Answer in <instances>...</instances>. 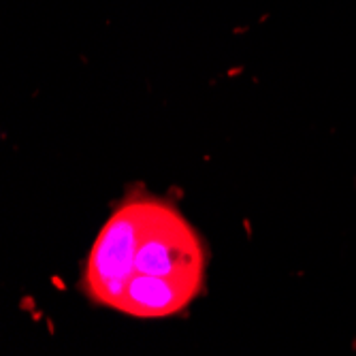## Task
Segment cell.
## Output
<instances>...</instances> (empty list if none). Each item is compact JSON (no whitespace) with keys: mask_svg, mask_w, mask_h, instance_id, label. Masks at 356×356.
<instances>
[{"mask_svg":"<svg viewBox=\"0 0 356 356\" xmlns=\"http://www.w3.org/2000/svg\"><path fill=\"white\" fill-rule=\"evenodd\" d=\"M205 250L199 233L169 203L131 197L96 235L81 280L83 293L133 318H167L199 297Z\"/></svg>","mask_w":356,"mask_h":356,"instance_id":"cell-1","label":"cell"}]
</instances>
